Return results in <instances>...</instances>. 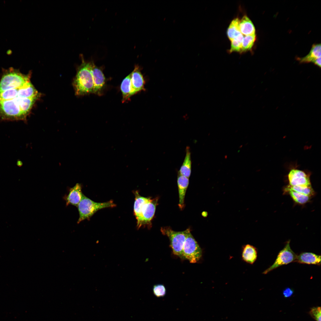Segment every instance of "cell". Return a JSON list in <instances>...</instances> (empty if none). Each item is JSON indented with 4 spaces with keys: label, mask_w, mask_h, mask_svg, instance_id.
I'll return each mask as SVG.
<instances>
[{
    "label": "cell",
    "mask_w": 321,
    "mask_h": 321,
    "mask_svg": "<svg viewBox=\"0 0 321 321\" xmlns=\"http://www.w3.org/2000/svg\"><path fill=\"white\" fill-rule=\"evenodd\" d=\"M185 150V156L178 173L189 178L191 173L192 164L191 153L189 147L187 146Z\"/></svg>",
    "instance_id": "cell-16"
},
{
    "label": "cell",
    "mask_w": 321,
    "mask_h": 321,
    "mask_svg": "<svg viewBox=\"0 0 321 321\" xmlns=\"http://www.w3.org/2000/svg\"><path fill=\"white\" fill-rule=\"evenodd\" d=\"M81 63L78 67L73 84L75 93L82 95L93 93L94 83L92 73L93 61L85 60L83 55H81Z\"/></svg>",
    "instance_id": "cell-2"
},
{
    "label": "cell",
    "mask_w": 321,
    "mask_h": 321,
    "mask_svg": "<svg viewBox=\"0 0 321 321\" xmlns=\"http://www.w3.org/2000/svg\"><path fill=\"white\" fill-rule=\"evenodd\" d=\"M131 73L127 75L123 80L120 86V89L122 94V102H125L131 97Z\"/></svg>",
    "instance_id": "cell-22"
},
{
    "label": "cell",
    "mask_w": 321,
    "mask_h": 321,
    "mask_svg": "<svg viewBox=\"0 0 321 321\" xmlns=\"http://www.w3.org/2000/svg\"><path fill=\"white\" fill-rule=\"evenodd\" d=\"M240 22V20L238 18L234 19L231 21L228 28L227 34L230 40L241 33L239 28Z\"/></svg>",
    "instance_id": "cell-23"
},
{
    "label": "cell",
    "mask_w": 321,
    "mask_h": 321,
    "mask_svg": "<svg viewBox=\"0 0 321 321\" xmlns=\"http://www.w3.org/2000/svg\"><path fill=\"white\" fill-rule=\"evenodd\" d=\"M318 66L321 67V57L317 58L312 62Z\"/></svg>",
    "instance_id": "cell-31"
},
{
    "label": "cell",
    "mask_w": 321,
    "mask_h": 321,
    "mask_svg": "<svg viewBox=\"0 0 321 321\" xmlns=\"http://www.w3.org/2000/svg\"><path fill=\"white\" fill-rule=\"evenodd\" d=\"M256 40L255 34L247 35L243 37L241 52L250 50L253 46Z\"/></svg>",
    "instance_id": "cell-24"
},
{
    "label": "cell",
    "mask_w": 321,
    "mask_h": 321,
    "mask_svg": "<svg viewBox=\"0 0 321 321\" xmlns=\"http://www.w3.org/2000/svg\"><path fill=\"white\" fill-rule=\"evenodd\" d=\"M202 215L204 217H207V213L205 211L204 212L202 213Z\"/></svg>",
    "instance_id": "cell-32"
},
{
    "label": "cell",
    "mask_w": 321,
    "mask_h": 321,
    "mask_svg": "<svg viewBox=\"0 0 321 321\" xmlns=\"http://www.w3.org/2000/svg\"><path fill=\"white\" fill-rule=\"evenodd\" d=\"M154 294L157 297L164 296L166 293V289L165 286L162 284H158L153 286L152 288Z\"/></svg>",
    "instance_id": "cell-28"
},
{
    "label": "cell",
    "mask_w": 321,
    "mask_h": 321,
    "mask_svg": "<svg viewBox=\"0 0 321 321\" xmlns=\"http://www.w3.org/2000/svg\"><path fill=\"white\" fill-rule=\"evenodd\" d=\"M40 94L29 81L18 89V97L21 98L39 97Z\"/></svg>",
    "instance_id": "cell-15"
},
{
    "label": "cell",
    "mask_w": 321,
    "mask_h": 321,
    "mask_svg": "<svg viewBox=\"0 0 321 321\" xmlns=\"http://www.w3.org/2000/svg\"><path fill=\"white\" fill-rule=\"evenodd\" d=\"M288 186L292 189L298 192L308 196L311 197L314 196L315 192L311 186Z\"/></svg>",
    "instance_id": "cell-26"
},
{
    "label": "cell",
    "mask_w": 321,
    "mask_h": 321,
    "mask_svg": "<svg viewBox=\"0 0 321 321\" xmlns=\"http://www.w3.org/2000/svg\"><path fill=\"white\" fill-rule=\"evenodd\" d=\"M135 200L134 213L137 220V226L139 229L143 226H151V221L154 216L158 198L152 199L140 195L138 191L135 193Z\"/></svg>",
    "instance_id": "cell-1"
},
{
    "label": "cell",
    "mask_w": 321,
    "mask_h": 321,
    "mask_svg": "<svg viewBox=\"0 0 321 321\" xmlns=\"http://www.w3.org/2000/svg\"><path fill=\"white\" fill-rule=\"evenodd\" d=\"M131 73L130 95L131 96L141 91L145 90V82L138 65H135L134 70Z\"/></svg>",
    "instance_id": "cell-10"
},
{
    "label": "cell",
    "mask_w": 321,
    "mask_h": 321,
    "mask_svg": "<svg viewBox=\"0 0 321 321\" xmlns=\"http://www.w3.org/2000/svg\"><path fill=\"white\" fill-rule=\"evenodd\" d=\"M243 35L240 33L231 41L230 52L234 51L241 52Z\"/></svg>",
    "instance_id": "cell-25"
},
{
    "label": "cell",
    "mask_w": 321,
    "mask_h": 321,
    "mask_svg": "<svg viewBox=\"0 0 321 321\" xmlns=\"http://www.w3.org/2000/svg\"><path fill=\"white\" fill-rule=\"evenodd\" d=\"M285 192L287 193L296 203L303 204L309 202L311 197L296 192L291 189L288 185L284 188Z\"/></svg>",
    "instance_id": "cell-20"
},
{
    "label": "cell",
    "mask_w": 321,
    "mask_h": 321,
    "mask_svg": "<svg viewBox=\"0 0 321 321\" xmlns=\"http://www.w3.org/2000/svg\"><path fill=\"white\" fill-rule=\"evenodd\" d=\"M38 98V97L21 98L17 96L14 99L17 103L22 112L26 117Z\"/></svg>",
    "instance_id": "cell-18"
},
{
    "label": "cell",
    "mask_w": 321,
    "mask_h": 321,
    "mask_svg": "<svg viewBox=\"0 0 321 321\" xmlns=\"http://www.w3.org/2000/svg\"><path fill=\"white\" fill-rule=\"evenodd\" d=\"M294 293L293 290L291 288L287 287L285 288L283 292V294L285 298H288L291 297Z\"/></svg>",
    "instance_id": "cell-30"
},
{
    "label": "cell",
    "mask_w": 321,
    "mask_h": 321,
    "mask_svg": "<svg viewBox=\"0 0 321 321\" xmlns=\"http://www.w3.org/2000/svg\"><path fill=\"white\" fill-rule=\"evenodd\" d=\"M189 183V178L178 173L177 184L179 196L178 206L181 210L183 209L184 207L185 198Z\"/></svg>",
    "instance_id": "cell-13"
},
{
    "label": "cell",
    "mask_w": 321,
    "mask_h": 321,
    "mask_svg": "<svg viewBox=\"0 0 321 321\" xmlns=\"http://www.w3.org/2000/svg\"><path fill=\"white\" fill-rule=\"evenodd\" d=\"M81 185L77 183L73 188H70L67 196L66 197V204L72 205L77 207L81 200L83 194L81 191Z\"/></svg>",
    "instance_id": "cell-12"
},
{
    "label": "cell",
    "mask_w": 321,
    "mask_h": 321,
    "mask_svg": "<svg viewBox=\"0 0 321 321\" xmlns=\"http://www.w3.org/2000/svg\"><path fill=\"white\" fill-rule=\"evenodd\" d=\"M30 76L26 75L13 69H10L3 75L0 82V92L19 89L30 81Z\"/></svg>",
    "instance_id": "cell-4"
},
{
    "label": "cell",
    "mask_w": 321,
    "mask_h": 321,
    "mask_svg": "<svg viewBox=\"0 0 321 321\" xmlns=\"http://www.w3.org/2000/svg\"><path fill=\"white\" fill-rule=\"evenodd\" d=\"M92 73L94 83L93 93L100 95L104 86L105 78L101 69L93 63Z\"/></svg>",
    "instance_id": "cell-11"
},
{
    "label": "cell",
    "mask_w": 321,
    "mask_h": 321,
    "mask_svg": "<svg viewBox=\"0 0 321 321\" xmlns=\"http://www.w3.org/2000/svg\"><path fill=\"white\" fill-rule=\"evenodd\" d=\"M297 164L290 166L287 175L289 185L311 186V173L309 171L302 170L298 168Z\"/></svg>",
    "instance_id": "cell-8"
},
{
    "label": "cell",
    "mask_w": 321,
    "mask_h": 321,
    "mask_svg": "<svg viewBox=\"0 0 321 321\" xmlns=\"http://www.w3.org/2000/svg\"><path fill=\"white\" fill-rule=\"evenodd\" d=\"M116 206V204L111 200L104 202H96L83 194L81 200L77 207L79 214L77 223L79 224L85 219H89L100 210Z\"/></svg>",
    "instance_id": "cell-3"
},
{
    "label": "cell",
    "mask_w": 321,
    "mask_h": 321,
    "mask_svg": "<svg viewBox=\"0 0 321 321\" xmlns=\"http://www.w3.org/2000/svg\"><path fill=\"white\" fill-rule=\"evenodd\" d=\"M321 57V44L313 45L308 54L299 59L301 63L312 62L317 58Z\"/></svg>",
    "instance_id": "cell-21"
},
{
    "label": "cell",
    "mask_w": 321,
    "mask_h": 321,
    "mask_svg": "<svg viewBox=\"0 0 321 321\" xmlns=\"http://www.w3.org/2000/svg\"><path fill=\"white\" fill-rule=\"evenodd\" d=\"M202 249L191 234L190 230L188 232L184 244L182 255L184 259L191 263H196L202 257Z\"/></svg>",
    "instance_id": "cell-6"
},
{
    "label": "cell",
    "mask_w": 321,
    "mask_h": 321,
    "mask_svg": "<svg viewBox=\"0 0 321 321\" xmlns=\"http://www.w3.org/2000/svg\"><path fill=\"white\" fill-rule=\"evenodd\" d=\"M310 316L316 321H321V310L320 306L311 308L309 312Z\"/></svg>",
    "instance_id": "cell-29"
},
{
    "label": "cell",
    "mask_w": 321,
    "mask_h": 321,
    "mask_svg": "<svg viewBox=\"0 0 321 321\" xmlns=\"http://www.w3.org/2000/svg\"><path fill=\"white\" fill-rule=\"evenodd\" d=\"M290 241L286 242L284 248L279 252L274 263L264 271L263 274H266L280 266L295 262L297 255L291 249Z\"/></svg>",
    "instance_id": "cell-9"
},
{
    "label": "cell",
    "mask_w": 321,
    "mask_h": 321,
    "mask_svg": "<svg viewBox=\"0 0 321 321\" xmlns=\"http://www.w3.org/2000/svg\"><path fill=\"white\" fill-rule=\"evenodd\" d=\"M18 89H11L0 92V101L13 99L18 96Z\"/></svg>",
    "instance_id": "cell-27"
},
{
    "label": "cell",
    "mask_w": 321,
    "mask_h": 321,
    "mask_svg": "<svg viewBox=\"0 0 321 321\" xmlns=\"http://www.w3.org/2000/svg\"><path fill=\"white\" fill-rule=\"evenodd\" d=\"M239 28L242 34L247 36L255 34V27L251 21L246 15L240 20Z\"/></svg>",
    "instance_id": "cell-17"
},
{
    "label": "cell",
    "mask_w": 321,
    "mask_h": 321,
    "mask_svg": "<svg viewBox=\"0 0 321 321\" xmlns=\"http://www.w3.org/2000/svg\"><path fill=\"white\" fill-rule=\"evenodd\" d=\"M242 257L245 262L253 264L257 257V252L256 248L250 245H245L243 249Z\"/></svg>",
    "instance_id": "cell-19"
},
{
    "label": "cell",
    "mask_w": 321,
    "mask_h": 321,
    "mask_svg": "<svg viewBox=\"0 0 321 321\" xmlns=\"http://www.w3.org/2000/svg\"><path fill=\"white\" fill-rule=\"evenodd\" d=\"M190 230L187 229L182 231H175L168 226L162 227L160 229L162 233L169 238L170 246L174 254L184 259L182 250L187 234Z\"/></svg>",
    "instance_id": "cell-5"
},
{
    "label": "cell",
    "mask_w": 321,
    "mask_h": 321,
    "mask_svg": "<svg viewBox=\"0 0 321 321\" xmlns=\"http://www.w3.org/2000/svg\"><path fill=\"white\" fill-rule=\"evenodd\" d=\"M0 117L4 120H24L26 117L14 99L0 101Z\"/></svg>",
    "instance_id": "cell-7"
},
{
    "label": "cell",
    "mask_w": 321,
    "mask_h": 321,
    "mask_svg": "<svg viewBox=\"0 0 321 321\" xmlns=\"http://www.w3.org/2000/svg\"><path fill=\"white\" fill-rule=\"evenodd\" d=\"M295 262L301 264L320 265L321 256L311 252H303L297 256Z\"/></svg>",
    "instance_id": "cell-14"
}]
</instances>
